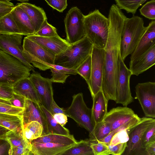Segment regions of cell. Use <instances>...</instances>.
Listing matches in <instances>:
<instances>
[{
  "instance_id": "55",
  "label": "cell",
  "mask_w": 155,
  "mask_h": 155,
  "mask_svg": "<svg viewBox=\"0 0 155 155\" xmlns=\"http://www.w3.org/2000/svg\"></svg>"
},
{
  "instance_id": "37",
  "label": "cell",
  "mask_w": 155,
  "mask_h": 155,
  "mask_svg": "<svg viewBox=\"0 0 155 155\" xmlns=\"http://www.w3.org/2000/svg\"><path fill=\"white\" fill-rule=\"evenodd\" d=\"M142 118L137 115L129 121L120 126L115 130L111 131L107 136V139L111 140L114 135L117 132L123 130H130L138 124L142 120Z\"/></svg>"
},
{
  "instance_id": "34",
  "label": "cell",
  "mask_w": 155,
  "mask_h": 155,
  "mask_svg": "<svg viewBox=\"0 0 155 155\" xmlns=\"http://www.w3.org/2000/svg\"><path fill=\"white\" fill-rule=\"evenodd\" d=\"M91 68V58L90 54L75 69L77 74H79L85 80L88 86L90 84Z\"/></svg>"
},
{
  "instance_id": "33",
  "label": "cell",
  "mask_w": 155,
  "mask_h": 155,
  "mask_svg": "<svg viewBox=\"0 0 155 155\" xmlns=\"http://www.w3.org/2000/svg\"><path fill=\"white\" fill-rule=\"evenodd\" d=\"M147 0H115L119 8L127 13L135 14L137 9Z\"/></svg>"
},
{
  "instance_id": "11",
  "label": "cell",
  "mask_w": 155,
  "mask_h": 155,
  "mask_svg": "<svg viewBox=\"0 0 155 155\" xmlns=\"http://www.w3.org/2000/svg\"><path fill=\"white\" fill-rule=\"evenodd\" d=\"M104 54V49L93 45L91 54V68L90 82L88 86L92 98L102 90Z\"/></svg>"
},
{
  "instance_id": "26",
  "label": "cell",
  "mask_w": 155,
  "mask_h": 155,
  "mask_svg": "<svg viewBox=\"0 0 155 155\" xmlns=\"http://www.w3.org/2000/svg\"><path fill=\"white\" fill-rule=\"evenodd\" d=\"M38 143H52L73 145L77 142L73 135H63L55 133H48L42 135L36 139L30 141Z\"/></svg>"
},
{
  "instance_id": "4",
  "label": "cell",
  "mask_w": 155,
  "mask_h": 155,
  "mask_svg": "<svg viewBox=\"0 0 155 155\" xmlns=\"http://www.w3.org/2000/svg\"><path fill=\"white\" fill-rule=\"evenodd\" d=\"M93 46L92 43L85 36L55 56L54 64L75 70L91 54Z\"/></svg>"
},
{
  "instance_id": "43",
  "label": "cell",
  "mask_w": 155,
  "mask_h": 155,
  "mask_svg": "<svg viewBox=\"0 0 155 155\" xmlns=\"http://www.w3.org/2000/svg\"><path fill=\"white\" fill-rule=\"evenodd\" d=\"M154 140H155V123L149 127L143 134L141 140L143 147L144 149L147 144Z\"/></svg>"
},
{
  "instance_id": "44",
  "label": "cell",
  "mask_w": 155,
  "mask_h": 155,
  "mask_svg": "<svg viewBox=\"0 0 155 155\" xmlns=\"http://www.w3.org/2000/svg\"><path fill=\"white\" fill-rule=\"evenodd\" d=\"M45 0L52 8L60 12H62L68 5L67 0Z\"/></svg>"
},
{
  "instance_id": "45",
  "label": "cell",
  "mask_w": 155,
  "mask_h": 155,
  "mask_svg": "<svg viewBox=\"0 0 155 155\" xmlns=\"http://www.w3.org/2000/svg\"><path fill=\"white\" fill-rule=\"evenodd\" d=\"M15 6L13 3L10 2L0 0V19L10 12Z\"/></svg>"
},
{
  "instance_id": "14",
  "label": "cell",
  "mask_w": 155,
  "mask_h": 155,
  "mask_svg": "<svg viewBox=\"0 0 155 155\" xmlns=\"http://www.w3.org/2000/svg\"><path fill=\"white\" fill-rule=\"evenodd\" d=\"M37 93L40 103L51 113L53 98L52 82L50 79L42 77L40 73L33 72L29 76Z\"/></svg>"
},
{
  "instance_id": "31",
  "label": "cell",
  "mask_w": 155,
  "mask_h": 155,
  "mask_svg": "<svg viewBox=\"0 0 155 155\" xmlns=\"http://www.w3.org/2000/svg\"><path fill=\"white\" fill-rule=\"evenodd\" d=\"M0 33L1 34H21L11 12L0 19Z\"/></svg>"
},
{
  "instance_id": "20",
  "label": "cell",
  "mask_w": 155,
  "mask_h": 155,
  "mask_svg": "<svg viewBox=\"0 0 155 155\" xmlns=\"http://www.w3.org/2000/svg\"><path fill=\"white\" fill-rule=\"evenodd\" d=\"M11 13L21 35L27 36L35 34L34 27L28 15L17 4Z\"/></svg>"
},
{
  "instance_id": "8",
  "label": "cell",
  "mask_w": 155,
  "mask_h": 155,
  "mask_svg": "<svg viewBox=\"0 0 155 155\" xmlns=\"http://www.w3.org/2000/svg\"><path fill=\"white\" fill-rule=\"evenodd\" d=\"M84 15L77 7L71 8L64 20L66 40L73 44L86 36L84 21Z\"/></svg>"
},
{
  "instance_id": "48",
  "label": "cell",
  "mask_w": 155,
  "mask_h": 155,
  "mask_svg": "<svg viewBox=\"0 0 155 155\" xmlns=\"http://www.w3.org/2000/svg\"><path fill=\"white\" fill-rule=\"evenodd\" d=\"M13 87L0 85V98L9 100L13 96Z\"/></svg>"
},
{
  "instance_id": "16",
  "label": "cell",
  "mask_w": 155,
  "mask_h": 155,
  "mask_svg": "<svg viewBox=\"0 0 155 155\" xmlns=\"http://www.w3.org/2000/svg\"><path fill=\"white\" fill-rule=\"evenodd\" d=\"M27 36L44 47L55 56L64 51L71 45L66 39L62 38L58 35L45 37L34 34Z\"/></svg>"
},
{
  "instance_id": "39",
  "label": "cell",
  "mask_w": 155,
  "mask_h": 155,
  "mask_svg": "<svg viewBox=\"0 0 155 155\" xmlns=\"http://www.w3.org/2000/svg\"><path fill=\"white\" fill-rule=\"evenodd\" d=\"M45 20L38 31L35 34L38 36L51 37L58 35L56 28Z\"/></svg>"
},
{
  "instance_id": "27",
  "label": "cell",
  "mask_w": 155,
  "mask_h": 155,
  "mask_svg": "<svg viewBox=\"0 0 155 155\" xmlns=\"http://www.w3.org/2000/svg\"><path fill=\"white\" fill-rule=\"evenodd\" d=\"M39 105L46 122L47 134L55 133L66 135L70 134L68 129L57 122L51 113L41 103Z\"/></svg>"
},
{
  "instance_id": "46",
  "label": "cell",
  "mask_w": 155,
  "mask_h": 155,
  "mask_svg": "<svg viewBox=\"0 0 155 155\" xmlns=\"http://www.w3.org/2000/svg\"><path fill=\"white\" fill-rule=\"evenodd\" d=\"M25 99V97L14 93L13 97L9 100L12 105L24 109Z\"/></svg>"
},
{
  "instance_id": "21",
  "label": "cell",
  "mask_w": 155,
  "mask_h": 155,
  "mask_svg": "<svg viewBox=\"0 0 155 155\" xmlns=\"http://www.w3.org/2000/svg\"><path fill=\"white\" fill-rule=\"evenodd\" d=\"M17 4L28 15L34 27L35 34L45 20L47 19L45 12L42 8L28 3L24 2Z\"/></svg>"
},
{
  "instance_id": "12",
  "label": "cell",
  "mask_w": 155,
  "mask_h": 155,
  "mask_svg": "<svg viewBox=\"0 0 155 155\" xmlns=\"http://www.w3.org/2000/svg\"><path fill=\"white\" fill-rule=\"evenodd\" d=\"M136 96L146 117L155 118V82L139 83L135 87Z\"/></svg>"
},
{
  "instance_id": "6",
  "label": "cell",
  "mask_w": 155,
  "mask_h": 155,
  "mask_svg": "<svg viewBox=\"0 0 155 155\" xmlns=\"http://www.w3.org/2000/svg\"><path fill=\"white\" fill-rule=\"evenodd\" d=\"M23 53L27 61L40 70L49 69L48 64H54L55 55L27 36L23 43Z\"/></svg>"
},
{
  "instance_id": "3",
  "label": "cell",
  "mask_w": 155,
  "mask_h": 155,
  "mask_svg": "<svg viewBox=\"0 0 155 155\" xmlns=\"http://www.w3.org/2000/svg\"><path fill=\"white\" fill-rule=\"evenodd\" d=\"M30 71L20 61L0 49V85L13 87L29 77Z\"/></svg>"
},
{
  "instance_id": "19",
  "label": "cell",
  "mask_w": 155,
  "mask_h": 155,
  "mask_svg": "<svg viewBox=\"0 0 155 155\" xmlns=\"http://www.w3.org/2000/svg\"><path fill=\"white\" fill-rule=\"evenodd\" d=\"M155 44V21L150 22L138 42L135 49L131 54L130 61L138 58Z\"/></svg>"
},
{
  "instance_id": "40",
  "label": "cell",
  "mask_w": 155,
  "mask_h": 155,
  "mask_svg": "<svg viewBox=\"0 0 155 155\" xmlns=\"http://www.w3.org/2000/svg\"><path fill=\"white\" fill-rule=\"evenodd\" d=\"M30 140L18 146L11 148V155H32Z\"/></svg>"
},
{
  "instance_id": "36",
  "label": "cell",
  "mask_w": 155,
  "mask_h": 155,
  "mask_svg": "<svg viewBox=\"0 0 155 155\" xmlns=\"http://www.w3.org/2000/svg\"><path fill=\"white\" fill-rule=\"evenodd\" d=\"M6 139L9 143L11 148L18 146L29 140L25 137L23 132L16 133L11 130L7 134Z\"/></svg>"
},
{
  "instance_id": "35",
  "label": "cell",
  "mask_w": 155,
  "mask_h": 155,
  "mask_svg": "<svg viewBox=\"0 0 155 155\" xmlns=\"http://www.w3.org/2000/svg\"><path fill=\"white\" fill-rule=\"evenodd\" d=\"M23 109L12 105L8 100L0 98V113L22 115Z\"/></svg>"
},
{
  "instance_id": "13",
  "label": "cell",
  "mask_w": 155,
  "mask_h": 155,
  "mask_svg": "<svg viewBox=\"0 0 155 155\" xmlns=\"http://www.w3.org/2000/svg\"><path fill=\"white\" fill-rule=\"evenodd\" d=\"M21 34H0V49L18 59L33 72L35 68L25 58L21 44Z\"/></svg>"
},
{
  "instance_id": "15",
  "label": "cell",
  "mask_w": 155,
  "mask_h": 155,
  "mask_svg": "<svg viewBox=\"0 0 155 155\" xmlns=\"http://www.w3.org/2000/svg\"><path fill=\"white\" fill-rule=\"evenodd\" d=\"M137 115L134 111L126 106L118 107L107 112L104 121L109 124L111 131L117 129Z\"/></svg>"
},
{
  "instance_id": "49",
  "label": "cell",
  "mask_w": 155,
  "mask_h": 155,
  "mask_svg": "<svg viewBox=\"0 0 155 155\" xmlns=\"http://www.w3.org/2000/svg\"><path fill=\"white\" fill-rule=\"evenodd\" d=\"M11 146L6 139L0 138V155H11Z\"/></svg>"
},
{
  "instance_id": "32",
  "label": "cell",
  "mask_w": 155,
  "mask_h": 155,
  "mask_svg": "<svg viewBox=\"0 0 155 155\" xmlns=\"http://www.w3.org/2000/svg\"><path fill=\"white\" fill-rule=\"evenodd\" d=\"M42 125L38 121H31L24 126L23 133L25 137L30 141L36 139L42 134Z\"/></svg>"
},
{
  "instance_id": "50",
  "label": "cell",
  "mask_w": 155,
  "mask_h": 155,
  "mask_svg": "<svg viewBox=\"0 0 155 155\" xmlns=\"http://www.w3.org/2000/svg\"><path fill=\"white\" fill-rule=\"evenodd\" d=\"M53 115L54 118L57 122L62 126L64 125L67 122L68 117L64 114H56Z\"/></svg>"
},
{
  "instance_id": "25",
  "label": "cell",
  "mask_w": 155,
  "mask_h": 155,
  "mask_svg": "<svg viewBox=\"0 0 155 155\" xmlns=\"http://www.w3.org/2000/svg\"><path fill=\"white\" fill-rule=\"evenodd\" d=\"M0 126L16 133L23 132L22 115L0 113Z\"/></svg>"
},
{
  "instance_id": "28",
  "label": "cell",
  "mask_w": 155,
  "mask_h": 155,
  "mask_svg": "<svg viewBox=\"0 0 155 155\" xmlns=\"http://www.w3.org/2000/svg\"><path fill=\"white\" fill-rule=\"evenodd\" d=\"M89 140H81L58 155H94Z\"/></svg>"
},
{
  "instance_id": "51",
  "label": "cell",
  "mask_w": 155,
  "mask_h": 155,
  "mask_svg": "<svg viewBox=\"0 0 155 155\" xmlns=\"http://www.w3.org/2000/svg\"><path fill=\"white\" fill-rule=\"evenodd\" d=\"M51 113L52 115L56 114L62 113L66 115L68 117L65 110L60 108L55 102L54 99L52 101L51 106Z\"/></svg>"
},
{
  "instance_id": "42",
  "label": "cell",
  "mask_w": 155,
  "mask_h": 155,
  "mask_svg": "<svg viewBox=\"0 0 155 155\" xmlns=\"http://www.w3.org/2000/svg\"><path fill=\"white\" fill-rule=\"evenodd\" d=\"M91 146L94 155H109L110 152L108 146L98 141L91 142Z\"/></svg>"
},
{
  "instance_id": "22",
  "label": "cell",
  "mask_w": 155,
  "mask_h": 155,
  "mask_svg": "<svg viewBox=\"0 0 155 155\" xmlns=\"http://www.w3.org/2000/svg\"><path fill=\"white\" fill-rule=\"evenodd\" d=\"M92 98V117L94 126L97 123L104 120L107 112L108 101L105 97L102 90Z\"/></svg>"
},
{
  "instance_id": "2",
  "label": "cell",
  "mask_w": 155,
  "mask_h": 155,
  "mask_svg": "<svg viewBox=\"0 0 155 155\" xmlns=\"http://www.w3.org/2000/svg\"><path fill=\"white\" fill-rule=\"evenodd\" d=\"M85 35L94 45L104 49L108 37V18L96 9L84 16Z\"/></svg>"
},
{
  "instance_id": "5",
  "label": "cell",
  "mask_w": 155,
  "mask_h": 155,
  "mask_svg": "<svg viewBox=\"0 0 155 155\" xmlns=\"http://www.w3.org/2000/svg\"><path fill=\"white\" fill-rule=\"evenodd\" d=\"M147 28L143 19L138 16L127 18L123 28L120 44V54L124 61L131 54Z\"/></svg>"
},
{
  "instance_id": "38",
  "label": "cell",
  "mask_w": 155,
  "mask_h": 155,
  "mask_svg": "<svg viewBox=\"0 0 155 155\" xmlns=\"http://www.w3.org/2000/svg\"><path fill=\"white\" fill-rule=\"evenodd\" d=\"M142 15L152 20L155 19V0H151L143 5L139 10Z\"/></svg>"
},
{
  "instance_id": "23",
  "label": "cell",
  "mask_w": 155,
  "mask_h": 155,
  "mask_svg": "<svg viewBox=\"0 0 155 155\" xmlns=\"http://www.w3.org/2000/svg\"><path fill=\"white\" fill-rule=\"evenodd\" d=\"M30 142L31 151L34 155H58L72 145L49 143Z\"/></svg>"
},
{
  "instance_id": "18",
  "label": "cell",
  "mask_w": 155,
  "mask_h": 155,
  "mask_svg": "<svg viewBox=\"0 0 155 155\" xmlns=\"http://www.w3.org/2000/svg\"><path fill=\"white\" fill-rule=\"evenodd\" d=\"M155 64V44L138 58L129 63L132 75L138 76Z\"/></svg>"
},
{
  "instance_id": "1",
  "label": "cell",
  "mask_w": 155,
  "mask_h": 155,
  "mask_svg": "<svg viewBox=\"0 0 155 155\" xmlns=\"http://www.w3.org/2000/svg\"><path fill=\"white\" fill-rule=\"evenodd\" d=\"M108 18L109 27L104 48L102 90L108 101H115L121 39L124 24L127 18L116 5L113 4Z\"/></svg>"
},
{
  "instance_id": "30",
  "label": "cell",
  "mask_w": 155,
  "mask_h": 155,
  "mask_svg": "<svg viewBox=\"0 0 155 155\" xmlns=\"http://www.w3.org/2000/svg\"><path fill=\"white\" fill-rule=\"evenodd\" d=\"M111 132L110 125L104 121L96 124L92 132L89 134L91 142L98 141L107 136Z\"/></svg>"
},
{
  "instance_id": "10",
  "label": "cell",
  "mask_w": 155,
  "mask_h": 155,
  "mask_svg": "<svg viewBox=\"0 0 155 155\" xmlns=\"http://www.w3.org/2000/svg\"><path fill=\"white\" fill-rule=\"evenodd\" d=\"M131 75L130 71L125 64L120 54L116 90L115 101L116 103L121 104L124 106L127 107L134 101L130 85V80Z\"/></svg>"
},
{
  "instance_id": "9",
  "label": "cell",
  "mask_w": 155,
  "mask_h": 155,
  "mask_svg": "<svg viewBox=\"0 0 155 155\" xmlns=\"http://www.w3.org/2000/svg\"><path fill=\"white\" fill-rule=\"evenodd\" d=\"M154 123V118L143 117L138 124L130 130L127 147L122 155H146L142 144V138L144 132Z\"/></svg>"
},
{
  "instance_id": "53",
  "label": "cell",
  "mask_w": 155,
  "mask_h": 155,
  "mask_svg": "<svg viewBox=\"0 0 155 155\" xmlns=\"http://www.w3.org/2000/svg\"><path fill=\"white\" fill-rule=\"evenodd\" d=\"M10 130L0 126V138L6 139V135Z\"/></svg>"
},
{
  "instance_id": "29",
  "label": "cell",
  "mask_w": 155,
  "mask_h": 155,
  "mask_svg": "<svg viewBox=\"0 0 155 155\" xmlns=\"http://www.w3.org/2000/svg\"><path fill=\"white\" fill-rule=\"evenodd\" d=\"M51 72L52 77L50 79L52 82L63 84L64 83L69 74H77L75 69H69L54 64H48Z\"/></svg>"
},
{
  "instance_id": "17",
  "label": "cell",
  "mask_w": 155,
  "mask_h": 155,
  "mask_svg": "<svg viewBox=\"0 0 155 155\" xmlns=\"http://www.w3.org/2000/svg\"><path fill=\"white\" fill-rule=\"evenodd\" d=\"M39 104H37L26 98L22 115L24 126L31 121H37L43 127L42 135H44L47 134V125Z\"/></svg>"
},
{
  "instance_id": "52",
  "label": "cell",
  "mask_w": 155,
  "mask_h": 155,
  "mask_svg": "<svg viewBox=\"0 0 155 155\" xmlns=\"http://www.w3.org/2000/svg\"><path fill=\"white\" fill-rule=\"evenodd\" d=\"M146 155H155V140L149 143L144 148Z\"/></svg>"
},
{
  "instance_id": "41",
  "label": "cell",
  "mask_w": 155,
  "mask_h": 155,
  "mask_svg": "<svg viewBox=\"0 0 155 155\" xmlns=\"http://www.w3.org/2000/svg\"><path fill=\"white\" fill-rule=\"evenodd\" d=\"M130 130H123L115 134L113 136L109 145L113 146L119 143L127 142L129 139Z\"/></svg>"
},
{
  "instance_id": "7",
  "label": "cell",
  "mask_w": 155,
  "mask_h": 155,
  "mask_svg": "<svg viewBox=\"0 0 155 155\" xmlns=\"http://www.w3.org/2000/svg\"><path fill=\"white\" fill-rule=\"evenodd\" d=\"M65 110L68 117L72 119L89 133L92 132L94 125L92 119L91 109L86 104L82 93H79L73 96L70 105Z\"/></svg>"
},
{
  "instance_id": "54",
  "label": "cell",
  "mask_w": 155,
  "mask_h": 155,
  "mask_svg": "<svg viewBox=\"0 0 155 155\" xmlns=\"http://www.w3.org/2000/svg\"><path fill=\"white\" fill-rule=\"evenodd\" d=\"M8 2H10L12 0H16L19 1L21 2H24L29 1L30 0H4Z\"/></svg>"
},
{
  "instance_id": "47",
  "label": "cell",
  "mask_w": 155,
  "mask_h": 155,
  "mask_svg": "<svg viewBox=\"0 0 155 155\" xmlns=\"http://www.w3.org/2000/svg\"><path fill=\"white\" fill-rule=\"evenodd\" d=\"M127 143H119L113 146L108 145L110 154L112 155H122L127 147Z\"/></svg>"
},
{
  "instance_id": "24",
  "label": "cell",
  "mask_w": 155,
  "mask_h": 155,
  "mask_svg": "<svg viewBox=\"0 0 155 155\" xmlns=\"http://www.w3.org/2000/svg\"><path fill=\"white\" fill-rule=\"evenodd\" d=\"M14 93L37 104L40 103L35 88L29 77L22 79L13 86Z\"/></svg>"
}]
</instances>
